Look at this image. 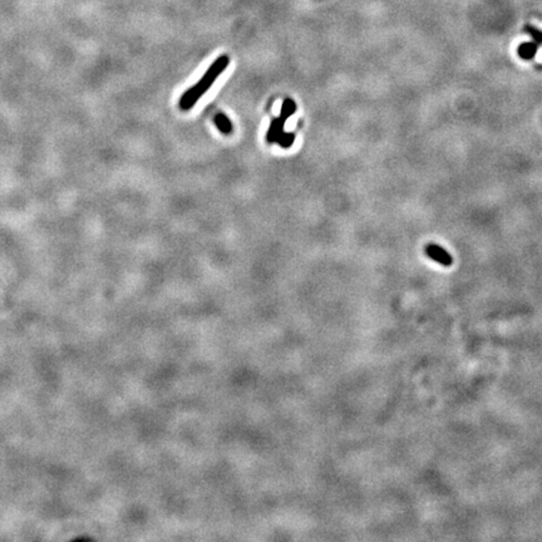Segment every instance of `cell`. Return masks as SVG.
<instances>
[{"label": "cell", "instance_id": "cell-7", "mask_svg": "<svg viewBox=\"0 0 542 542\" xmlns=\"http://www.w3.org/2000/svg\"><path fill=\"white\" fill-rule=\"evenodd\" d=\"M294 141H296V134H285L284 132L276 143H279L283 148H289L294 145Z\"/></svg>", "mask_w": 542, "mask_h": 542}, {"label": "cell", "instance_id": "cell-6", "mask_svg": "<svg viewBox=\"0 0 542 542\" xmlns=\"http://www.w3.org/2000/svg\"><path fill=\"white\" fill-rule=\"evenodd\" d=\"M296 112V104L293 99H290V98H286L285 99L284 103H283V107H281V111H280V117L281 119H288L289 117H291L294 113Z\"/></svg>", "mask_w": 542, "mask_h": 542}, {"label": "cell", "instance_id": "cell-3", "mask_svg": "<svg viewBox=\"0 0 542 542\" xmlns=\"http://www.w3.org/2000/svg\"><path fill=\"white\" fill-rule=\"evenodd\" d=\"M285 122L286 119L278 117L271 121V124L269 126L268 134H266V141L269 143H275L279 141L280 137L284 134Z\"/></svg>", "mask_w": 542, "mask_h": 542}, {"label": "cell", "instance_id": "cell-1", "mask_svg": "<svg viewBox=\"0 0 542 542\" xmlns=\"http://www.w3.org/2000/svg\"><path fill=\"white\" fill-rule=\"evenodd\" d=\"M229 62H230V60H229L227 55L219 57L214 62V65H211L207 72L205 73L204 77L195 86L191 87L190 90L183 93V96L180 99V108L183 109V111L191 109L197 103L200 98L207 92L210 87L214 85L216 78L226 70V67L229 65Z\"/></svg>", "mask_w": 542, "mask_h": 542}, {"label": "cell", "instance_id": "cell-2", "mask_svg": "<svg viewBox=\"0 0 542 542\" xmlns=\"http://www.w3.org/2000/svg\"><path fill=\"white\" fill-rule=\"evenodd\" d=\"M426 254L428 258L435 260V263L440 264L443 266H451L453 264V258L447 253L443 247L438 246L435 244H430L426 246Z\"/></svg>", "mask_w": 542, "mask_h": 542}, {"label": "cell", "instance_id": "cell-5", "mask_svg": "<svg viewBox=\"0 0 542 542\" xmlns=\"http://www.w3.org/2000/svg\"><path fill=\"white\" fill-rule=\"evenodd\" d=\"M215 124L217 126V129H220L222 134H230L232 132V124H231L230 119H227L225 114H222V113L216 114Z\"/></svg>", "mask_w": 542, "mask_h": 542}, {"label": "cell", "instance_id": "cell-4", "mask_svg": "<svg viewBox=\"0 0 542 542\" xmlns=\"http://www.w3.org/2000/svg\"><path fill=\"white\" fill-rule=\"evenodd\" d=\"M537 49H538V44L535 43V42H529V43L521 44L519 49H517V53H519L522 60H531L535 58V55L537 54Z\"/></svg>", "mask_w": 542, "mask_h": 542}, {"label": "cell", "instance_id": "cell-8", "mask_svg": "<svg viewBox=\"0 0 542 542\" xmlns=\"http://www.w3.org/2000/svg\"><path fill=\"white\" fill-rule=\"evenodd\" d=\"M525 32L531 36L535 43L538 44V45H542V31L537 29V28L531 27V26H526V27H525Z\"/></svg>", "mask_w": 542, "mask_h": 542}]
</instances>
